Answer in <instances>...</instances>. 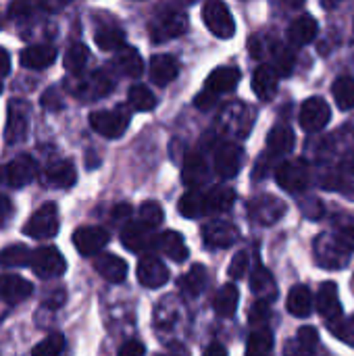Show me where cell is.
Instances as JSON below:
<instances>
[{"instance_id": "1", "label": "cell", "mask_w": 354, "mask_h": 356, "mask_svg": "<svg viewBox=\"0 0 354 356\" xmlns=\"http://www.w3.org/2000/svg\"><path fill=\"white\" fill-rule=\"evenodd\" d=\"M129 119H131L129 111L123 106H117L111 111H94L90 115V125L100 136L115 140V138H121L125 134V129L129 127Z\"/></svg>"}, {"instance_id": "2", "label": "cell", "mask_w": 354, "mask_h": 356, "mask_svg": "<svg viewBox=\"0 0 354 356\" xmlns=\"http://www.w3.org/2000/svg\"><path fill=\"white\" fill-rule=\"evenodd\" d=\"M188 27V17L179 10H173V8H167L163 13H159L148 29H150V38L154 44H163L167 40H173L177 35H182Z\"/></svg>"}, {"instance_id": "3", "label": "cell", "mask_w": 354, "mask_h": 356, "mask_svg": "<svg viewBox=\"0 0 354 356\" xmlns=\"http://www.w3.org/2000/svg\"><path fill=\"white\" fill-rule=\"evenodd\" d=\"M202 19H204V25L209 27V31L213 35H217L219 40H230L236 33V21H234L230 8L219 0H209L202 6Z\"/></svg>"}, {"instance_id": "4", "label": "cell", "mask_w": 354, "mask_h": 356, "mask_svg": "<svg viewBox=\"0 0 354 356\" xmlns=\"http://www.w3.org/2000/svg\"><path fill=\"white\" fill-rule=\"evenodd\" d=\"M275 179H277L280 188L286 192H292V194L303 192L311 181V167L303 159H290L277 167Z\"/></svg>"}, {"instance_id": "5", "label": "cell", "mask_w": 354, "mask_h": 356, "mask_svg": "<svg viewBox=\"0 0 354 356\" xmlns=\"http://www.w3.org/2000/svg\"><path fill=\"white\" fill-rule=\"evenodd\" d=\"M27 131H29V104L21 98H13L8 102L4 140L6 144H21L27 138Z\"/></svg>"}, {"instance_id": "6", "label": "cell", "mask_w": 354, "mask_h": 356, "mask_svg": "<svg viewBox=\"0 0 354 356\" xmlns=\"http://www.w3.org/2000/svg\"><path fill=\"white\" fill-rule=\"evenodd\" d=\"M67 269L65 257L61 254L58 248L54 246H42L35 248L31 254V271L40 277V280H54L61 277Z\"/></svg>"}, {"instance_id": "7", "label": "cell", "mask_w": 354, "mask_h": 356, "mask_svg": "<svg viewBox=\"0 0 354 356\" xmlns=\"http://www.w3.org/2000/svg\"><path fill=\"white\" fill-rule=\"evenodd\" d=\"M35 177H38V163L27 154L15 156L10 163H6L0 169V181L8 188H23L31 184Z\"/></svg>"}, {"instance_id": "8", "label": "cell", "mask_w": 354, "mask_h": 356, "mask_svg": "<svg viewBox=\"0 0 354 356\" xmlns=\"http://www.w3.org/2000/svg\"><path fill=\"white\" fill-rule=\"evenodd\" d=\"M263 50H269V54H271V69H275L277 75H290L292 73L296 56H294V52L288 46H284L277 40H271V42H267V46H261L259 38H255L250 42V54L261 58Z\"/></svg>"}, {"instance_id": "9", "label": "cell", "mask_w": 354, "mask_h": 356, "mask_svg": "<svg viewBox=\"0 0 354 356\" xmlns=\"http://www.w3.org/2000/svg\"><path fill=\"white\" fill-rule=\"evenodd\" d=\"M23 232L33 238V240H48L54 238L58 232V213L54 204H44L42 209H38L31 219L25 223Z\"/></svg>"}, {"instance_id": "10", "label": "cell", "mask_w": 354, "mask_h": 356, "mask_svg": "<svg viewBox=\"0 0 354 356\" xmlns=\"http://www.w3.org/2000/svg\"><path fill=\"white\" fill-rule=\"evenodd\" d=\"M330 119H332V108L323 98L313 96L305 100L300 108V125L305 131H319L330 123Z\"/></svg>"}, {"instance_id": "11", "label": "cell", "mask_w": 354, "mask_h": 356, "mask_svg": "<svg viewBox=\"0 0 354 356\" xmlns=\"http://www.w3.org/2000/svg\"><path fill=\"white\" fill-rule=\"evenodd\" d=\"M73 244L81 257H92L98 254L106 244H108V232L96 225H83L77 227L73 234Z\"/></svg>"}, {"instance_id": "12", "label": "cell", "mask_w": 354, "mask_h": 356, "mask_svg": "<svg viewBox=\"0 0 354 356\" xmlns=\"http://www.w3.org/2000/svg\"><path fill=\"white\" fill-rule=\"evenodd\" d=\"M242 163H244V150L234 142L221 144L215 152V171L223 179L236 177L242 169Z\"/></svg>"}, {"instance_id": "13", "label": "cell", "mask_w": 354, "mask_h": 356, "mask_svg": "<svg viewBox=\"0 0 354 356\" xmlns=\"http://www.w3.org/2000/svg\"><path fill=\"white\" fill-rule=\"evenodd\" d=\"M248 213L250 219H255L257 223L271 225L282 219V215L286 213V204L275 196H257L248 204Z\"/></svg>"}, {"instance_id": "14", "label": "cell", "mask_w": 354, "mask_h": 356, "mask_svg": "<svg viewBox=\"0 0 354 356\" xmlns=\"http://www.w3.org/2000/svg\"><path fill=\"white\" fill-rule=\"evenodd\" d=\"M138 282L150 290L163 288L169 282V269L165 267V263L161 259L148 254V257L140 259V263H138Z\"/></svg>"}, {"instance_id": "15", "label": "cell", "mask_w": 354, "mask_h": 356, "mask_svg": "<svg viewBox=\"0 0 354 356\" xmlns=\"http://www.w3.org/2000/svg\"><path fill=\"white\" fill-rule=\"evenodd\" d=\"M317 309L328 319V323H336L342 319V305L338 296V286L334 282H323L317 294Z\"/></svg>"}, {"instance_id": "16", "label": "cell", "mask_w": 354, "mask_h": 356, "mask_svg": "<svg viewBox=\"0 0 354 356\" xmlns=\"http://www.w3.org/2000/svg\"><path fill=\"white\" fill-rule=\"evenodd\" d=\"M202 238H204V244L211 248H227V246L236 244L238 229L227 221H211L204 225Z\"/></svg>"}, {"instance_id": "17", "label": "cell", "mask_w": 354, "mask_h": 356, "mask_svg": "<svg viewBox=\"0 0 354 356\" xmlns=\"http://www.w3.org/2000/svg\"><path fill=\"white\" fill-rule=\"evenodd\" d=\"M44 179H46V186L48 188H54V190H67L71 188L75 181H77V171L73 167L71 161H54L46 167V173H44Z\"/></svg>"}, {"instance_id": "18", "label": "cell", "mask_w": 354, "mask_h": 356, "mask_svg": "<svg viewBox=\"0 0 354 356\" xmlns=\"http://www.w3.org/2000/svg\"><path fill=\"white\" fill-rule=\"evenodd\" d=\"M317 346H319V334L315 327L307 325V327H300L296 336L286 342L284 356H315Z\"/></svg>"}, {"instance_id": "19", "label": "cell", "mask_w": 354, "mask_h": 356, "mask_svg": "<svg viewBox=\"0 0 354 356\" xmlns=\"http://www.w3.org/2000/svg\"><path fill=\"white\" fill-rule=\"evenodd\" d=\"M33 292V286L23 280L21 275H13V273H2L0 275V298L6 302H23L25 298H29Z\"/></svg>"}, {"instance_id": "20", "label": "cell", "mask_w": 354, "mask_h": 356, "mask_svg": "<svg viewBox=\"0 0 354 356\" xmlns=\"http://www.w3.org/2000/svg\"><path fill=\"white\" fill-rule=\"evenodd\" d=\"M113 88H115L113 79H111L106 73H102V71L92 73V75H90L86 81H81L79 86H69V90H71L73 94L81 96V98H102V96L111 94Z\"/></svg>"}, {"instance_id": "21", "label": "cell", "mask_w": 354, "mask_h": 356, "mask_svg": "<svg viewBox=\"0 0 354 356\" xmlns=\"http://www.w3.org/2000/svg\"><path fill=\"white\" fill-rule=\"evenodd\" d=\"M150 227H146L144 223H129L127 227H123L121 232V242L129 252H144L148 248H152V244H156V240H152L150 236Z\"/></svg>"}, {"instance_id": "22", "label": "cell", "mask_w": 354, "mask_h": 356, "mask_svg": "<svg viewBox=\"0 0 354 356\" xmlns=\"http://www.w3.org/2000/svg\"><path fill=\"white\" fill-rule=\"evenodd\" d=\"M179 75V60L171 54H156L150 60V79L156 86H167Z\"/></svg>"}, {"instance_id": "23", "label": "cell", "mask_w": 354, "mask_h": 356, "mask_svg": "<svg viewBox=\"0 0 354 356\" xmlns=\"http://www.w3.org/2000/svg\"><path fill=\"white\" fill-rule=\"evenodd\" d=\"M19 60H21V67L25 69H35V71L46 69L56 60V50L54 46H48V44H35V46L21 50Z\"/></svg>"}, {"instance_id": "24", "label": "cell", "mask_w": 354, "mask_h": 356, "mask_svg": "<svg viewBox=\"0 0 354 356\" xmlns=\"http://www.w3.org/2000/svg\"><path fill=\"white\" fill-rule=\"evenodd\" d=\"M240 77H242V73H240L236 67H219V69H215V71L209 75V79H207V90L213 92L215 96H217V94L232 92V90H236Z\"/></svg>"}, {"instance_id": "25", "label": "cell", "mask_w": 354, "mask_h": 356, "mask_svg": "<svg viewBox=\"0 0 354 356\" xmlns=\"http://www.w3.org/2000/svg\"><path fill=\"white\" fill-rule=\"evenodd\" d=\"M280 86V75L275 69H271L269 65H263L255 71L252 77V90L261 100H271L277 92Z\"/></svg>"}, {"instance_id": "26", "label": "cell", "mask_w": 354, "mask_h": 356, "mask_svg": "<svg viewBox=\"0 0 354 356\" xmlns=\"http://www.w3.org/2000/svg\"><path fill=\"white\" fill-rule=\"evenodd\" d=\"M100 277H104L111 284H121L127 277V263L115 254H100L94 263Z\"/></svg>"}, {"instance_id": "27", "label": "cell", "mask_w": 354, "mask_h": 356, "mask_svg": "<svg viewBox=\"0 0 354 356\" xmlns=\"http://www.w3.org/2000/svg\"><path fill=\"white\" fill-rule=\"evenodd\" d=\"M94 40H96V46L100 50H106V52H119L125 46V33L115 23H102V25H98L96 27V33H94Z\"/></svg>"}, {"instance_id": "28", "label": "cell", "mask_w": 354, "mask_h": 356, "mask_svg": "<svg viewBox=\"0 0 354 356\" xmlns=\"http://www.w3.org/2000/svg\"><path fill=\"white\" fill-rule=\"evenodd\" d=\"M113 65H115V69H117L121 75H125V77H140V75H142V69H144L142 56H140L138 50L131 48V46H123V48L115 54Z\"/></svg>"}, {"instance_id": "29", "label": "cell", "mask_w": 354, "mask_h": 356, "mask_svg": "<svg viewBox=\"0 0 354 356\" xmlns=\"http://www.w3.org/2000/svg\"><path fill=\"white\" fill-rule=\"evenodd\" d=\"M156 248L175 263H184L188 259V246L177 232H163L156 238Z\"/></svg>"}, {"instance_id": "30", "label": "cell", "mask_w": 354, "mask_h": 356, "mask_svg": "<svg viewBox=\"0 0 354 356\" xmlns=\"http://www.w3.org/2000/svg\"><path fill=\"white\" fill-rule=\"evenodd\" d=\"M317 29H319V25L311 15H300L298 19L292 21L288 35L296 46H307L317 38Z\"/></svg>"}, {"instance_id": "31", "label": "cell", "mask_w": 354, "mask_h": 356, "mask_svg": "<svg viewBox=\"0 0 354 356\" xmlns=\"http://www.w3.org/2000/svg\"><path fill=\"white\" fill-rule=\"evenodd\" d=\"M315 248H317V261H319L325 269H342V267L346 265V261H348V257L342 254V252L336 248V244L332 242L330 236L319 238L317 244H315Z\"/></svg>"}, {"instance_id": "32", "label": "cell", "mask_w": 354, "mask_h": 356, "mask_svg": "<svg viewBox=\"0 0 354 356\" xmlns=\"http://www.w3.org/2000/svg\"><path fill=\"white\" fill-rule=\"evenodd\" d=\"M294 144H296V138H294V131H292L288 125H275V127L269 131L267 146H269L271 154L284 156V154L292 152Z\"/></svg>"}, {"instance_id": "33", "label": "cell", "mask_w": 354, "mask_h": 356, "mask_svg": "<svg viewBox=\"0 0 354 356\" xmlns=\"http://www.w3.org/2000/svg\"><path fill=\"white\" fill-rule=\"evenodd\" d=\"M313 302H315L313 294L307 286H294L288 294V300H286L288 311L294 317H309L313 311Z\"/></svg>"}, {"instance_id": "34", "label": "cell", "mask_w": 354, "mask_h": 356, "mask_svg": "<svg viewBox=\"0 0 354 356\" xmlns=\"http://www.w3.org/2000/svg\"><path fill=\"white\" fill-rule=\"evenodd\" d=\"M250 290L259 296V300H265V302H269L277 294L273 275L265 267H261V265L250 275Z\"/></svg>"}, {"instance_id": "35", "label": "cell", "mask_w": 354, "mask_h": 356, "mask_svg": "<svg viewBox=\"0 0 354 356\" xmlns=\"http://www.w3.org/2000/svg\"><path fill=\"white\" fill-rule=\"evenodd\" d=\"M177 211H179V215H184L188 219L202 217L207 213V194H202L200 190L186 192L177 202Z\"/></svg>"}, {"instance_id": "36", "label": "cell", "mask_w": 354, "mask_h": 356, "mask_svg": "<svg viewBox=\"0 0 354 356\" xmlns=\"http://www.w3.org/2000/svg\"><path fill=\"white\" fill-rule=\"evenodd\" d=\"M207 269L202 267V265H192V269L186 273V275H182L179 277V290L184 292V294H188V296H200L202 294V290H204V286H207Z\"/></svg>"}, {"instance_id": "37", "label": "cell", "mask_w": 354, "mask_h": 356, "mask_svg": "<svg viewBox=\"0 0 354 356\" xmlns=\"http://www.w3.org/2000/svg\"><path fill=\"white\" fill-rule=\"evenodd\" d=\"M236 192L227 186H217L207 192V213H225L234 207Z\"/></svg>"}, {"instance_id": "38", "label": "cell", "mask_w": 354, "mask_h": 356, "mask_svg": "<svg viewBox=\"0 0 354 356\" xmlns=\"http://www.w3.org/2000/svg\"><path fill=\"white\" fill-rule=\"evenodd\" d=\"M238 300H240V292L236 288V284H225L217 296H215V311L219 317H232L238 309Z\"/></svg>"}, {"instance_id": "39", "label": "cell", "mask_w": 354, "mask_h": 356, "mask_svg": "<svg viewBox=\"0 0 354 356\" xmlns=\"http://www.w3.org/2000/svg\"><path fill=\"white\" fill-rule=\"evenodd\" d=\"M209 179V169L202 156H190L184 165V181L192 188L198 190L204 181Z\"/></svg>"}, {"instance_id": "40", "label": "cell", "mask_w": 354, "mask_h": 356, "mask_svg": "<svg viewBox=\"0 0 354 356\" xmlns=\"http://www.w3.org/2000/svg\"><path fill=\"white\" fill-rule=\"evenodd\" d=\"M90 60V50L86 44H71L65 52V69L71 73V75H81L86 65Z\"/></svg>"}, {"instance_id": "41", "label": "cell", "mask_w": 354, "mask_h": 356, "mask_svg": "<svg viewBox=\"0 0 354 356\" xmlns=\"http://www.w3.org/2000/svg\"><path fill=\"white\" fill-rule=\"evenodd\" d=\"M31 248L23 244H13L0 250V267H27L31 265Z\"/></svg>"}, {"instance_id": "42", "label": "cell", "mask_w": 354, "mask_h": 356, "mask_svg": "<svg viewBox=\"0 0 354 356\" xmlns=\"http://www.w3.org/2000/svg\"><path fill=\"white\" fill-rule=\"evenodd\" d=\"M127 102L134 111L138 113H146V111H152L156 106V96L142 83H136L129 88L127 92Z\"/></svg>"}, {"instance_id": "43", "label": "cell", "mask_w": 354, "mask_h": 356, "mask_svg": "<svg viewBox=\"0 0 354 356\" xmlns=\"http://www.w3.org/2000/svg\"><path fill=\"white\" fill-rule=\"evenodd\" d=\"M332 96L342 111L354 108V79L353 77H338L332 86Z\"/></svg>"}, {"instance_id": "44", "label": "cell", "mask_w": 354, "mask_h": 356, "mask_svg": "<svg viewBox=\"0 0 354 356\" xmlns=\"http://www.w3.org/2000/svg\"><path fill=\"white\" fill-rule=\"evenodd\" d=\"M330 238H332V242L336 244V248H338L342 254L351 257L354 252V221H344V223H340V225L336 227V232H334Z\"/></svg>"}, {"instance_id": "45", "label": "cell", "mask_w": 354, "mask_h": 356, "mask_svg": "<svg viewBox=\"0 0 354 356\" xmlns=\"http://www.w3.org/2000/svg\"><path fill=\"white\" fill-rule=\"evenodd\" d=\"M271 350H273V334L267 327L255 330L252 336L248 338V355L269 356Z\"/></svg>"}, {"instance_id": "46", "label": "cell", "mask_w": 354, "mask_h": 356, "mask_svg": "<svg viewBox=\"0 0 354 356\" xmlns=\"http://www.w3.org/2000/svg\"><path fill=\"white\" fill-rule=\"evenodd\" d=\"M65 350V336L63 334H50L48 338H44L40 344L33 346L31 356H61Z\"/></svg>"}, {"instance_id": "47", "label": "cell", "mask_w": 354, "mask_h": 356, "mask_svg": "<svg viewBox=\"0 0 354 356\" xmlns=\"http://www.w3.org/2000/svg\"><path fill=\"white\" fill-rule=\"evenodd\" d=\"M163 219H165L163 209L156 202H144L140 207V223H144L146 227L154 229L163 223Z\"/></svg>"}, {"instance_id": "48", "label": "cell", "mask_w": 354, "mask_h": 356, "mask_svg": "<svg viewBox=\"0 0 354 356\" xmlns=\"http://www.w3.org/2000/svg\"><path fill=\"white\" fill-rule=\"evenodd\" d=\"M328 327H330V332L338 338V340H342L344 344H348V346H354V315L353 317H348V319H340V321H336V323H328Z\"/></svg>"}, {"instance_id": "49", "label": "cell", "mask_w": 354, "mask_h": 356, "mask_svg": "<svg viewBox=\"0 0 354 356\" xmlns=\"http://www.w3.org/2000/svg\"><path fill=\"white\" fill-rule=\"evenodd\" d=\"M271 315V309H269V302L265 300H257L250 309V325L257 327V330H263L267 325V319Z\"/></svg>"}, {"instance_id": "50", "label": "cell", "mask_w": 354, "mask_h": 356, "mask_svg": "<svg viewBox=\"0 0 354 356\" xmlns=\"http://www.w3.org/2000/svg\"><path fill=\"white\" fill-rule=\"evenodd\" d=\"M250 267V259H248V252H238L234 259H232V263H230V269H227V273H230V277L232 280H242L244 275H246V269Z\"/></svg>"}, {"instance_id": "51", "label": "cell", "mask_w": 354, "mask_h": 356, "mask_svg": "<svg viewBox=\"0 0 354 356\" xmlns=\"http://www.w3.org/2000/svg\"><path fill=\"white\" fill-rule=\"evenodd\" d=\"M40 102H42V106H44L46 111H52V113H56V111H61V108L65 106L63 96H61V92H58L56 88H48V90L42 94Z\"/></svg>"}, {"instance_id": "52", "label": "cell", "mask_w": 354, "mask_h": 356, "mask_svg": "<svg viewBox=\"0 0 354 356\" xmlns=\"http://www.w3.org/2000/svg\"><path fill=\"white\" fill-rule=\"evenodd\" d=\"M119 356H146V346L140 340H129L119 348Z\"/></svg>"}, {"instance_id": "53", "label": "cell", "mask_w": 354, "mask_h": 356, "mask_svg": "<svg viewBox=\"0 0 354 356\" xmlns=\"http://www.w3.org/2000/svg\"><path fill=\"white\" fill-rule=\"evenodd\" d=\"M215 98H217V96H215L213 92H209V90H204L202 94H198V96H196V100H194V104H196L198 108H204V111H207V108H211V106L215 104Z\"/></svg>"}, {"instance_id": "54", "label": "cell", "mask_w": 354, "mask_h": 356, "mask_svg": "<svg viewBox=\"0 0 354 356\" xmlns=\"http://www.w3.org/2000/svg\"><path fill=\"white\" fill-rule=\"evenodd\" d=\"M129 215H131V207H129V204H117V207L113 209V213H111V217H113L115 223L125 221Z\"/></svg>"}, {"instance_id": "55", "label": "cell", "mask_w": 354, "mask_h": 356, "mask_svg": "<svg viewBox=\"0 0 354 356\" xmlns=\"http://www.w3.org/2000/svg\"><path fill=\"white\" fill-rule=\"evenodd\" d=\"M48 309H58V307H63L65 305V292L63 290H56V292H52L48 298H46V302H44Z\"/></svg>"}, {"instance_id": "56", "label": "cell", "mask_w": 354, "mask_h": 356, "mask_svg": "<svg viewBox=\"0 0 354 356\" xmlns=\"http://www.w3.org/2000/svg\"><path fill=\"white\" fill-rule=\"evenodd\" d=\"M10 213H13V204H10V200H8L6 196H0V227L8 221Z\"/></svg>"}, {"instance_id": "57", "label": "cell", "mask_w": 354, "mask_h": 356, "mask_svg": "<svg viewBox=\"0 0 354 356\" xmlns=\"http://www.w3.org/2000/svg\"><path fill=\"white\" fill-rule=\"evenodd\" d=\"M10 73V56L4 48H0V79Z\"/></svg>"}, {"instance_id": "58", "label": "cell", "mask_w": 354, "mask_h": 356, "mask_svg": "<svg viewBox=\"0 0 354 356\" xmlns=\"http://www.w3.org/2000/svg\"><path fill=\"white\" fill-rule=\"evenodd\" d=\"M204 356H227V350H225V346H223V344L213 342V344L204 350Z\"/></svg>"}, {"instance_id": "59", "label": "cell", "mask_w": 354, "mask_h": 356, "mask_svg": "<svg viewBox=\"0 0 354 356\" xmlns=\"http://www.w3.org/2000/svg\"><path fill=\"white\" fill-rule=\"evenodd\" d=\"M163 356H190V355H188V350H186L184 346L175 344V346H171V348H169V350H167Z\"/></svg>"}, {"instance_id": "60", "label": "cell", "mask_w": 354, "mask_h": 356, "mask_svg": "<svg viewBox=\"0 0 354 356\" xmlns=\"http://www.w3.org/2000/svg\"><path fill=\"white\" fill-rule=\"evenodd\" d=\"M0 94H2V79H0Z\"/></svg>"}, {"instance_id": "61", "label": "cell", "mask_w": 354, "mask_h": 356, "mask_svg": "<svg viewBox=\"0 0 354 356\" xmlns=\"http://www.w3.org/2000/svg\"><path fill=\"white\" fill-rule=\"evenodd\" d=\"M0 27H2V17H0Z\"/></svg>"}, {"instance_id": "62", "label": "cell", "mask_w": 354, "mask_h": 356, "mask_svg": "<svg viewBox=\"0 0 354 356\" xmlns=\"http://www.w3.org/2000/svg\"><path fill=\"white\" fill-rule=\"evenodd\" d=\"M248 356H255V355H248Z\"/></svg>"}, {"instance_id": "63", "label": "cell", "mask_w": 354, "mask_h": 356, "mask_svg": "<svg viewBox=\"0 0 354 356\" xmlns=\"http://www.w3.org/2000/svg\"><path fill=\"white\" fill-rule=\"evenodd\" d=\"M353 286H354V282H353Z\"/></svg>"}]
</instances>
